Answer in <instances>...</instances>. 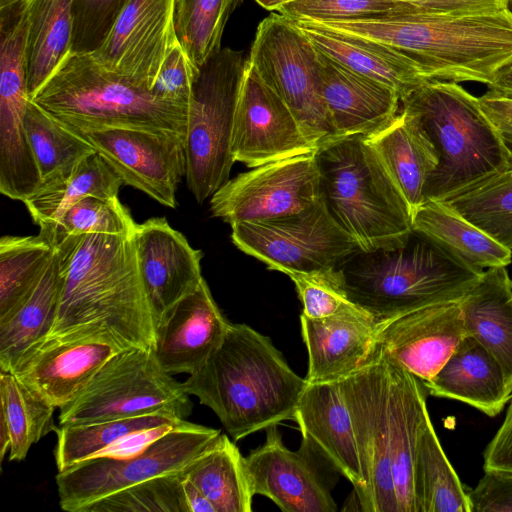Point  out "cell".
Wrapping results in <instances>:
<instances>
[{"label":"cell","instance_id":"cell-7","mask_svg":"<svg viewBox=\"0 0 512 512\" xmlns=\"http://www.w3.org/2000/svg\"><path fill=\"white\" fill-rule=\"evenodd\" d=\"M31 100L69 128H137L186 137L188 106L71 53Z\"/></svg>","mask_w":512,"mask_h":512},{"label":"cell","instance_id":"cell-10","mask_svg":"<svg viewBox=\"0 0 512 512\" xmlns=\"http://www.w3.org/2000/svg\"><path fill=\"white\" fill-rule=\"evenodd\" d=\"M187 420L140 451L127 456H97L57 473L60 508L81 512L110 494L151 479L183 472L219 435Z\"/></svg>","mask_w":512,"mask_h":512},{"label":"cell","instance_id":"cell-41","mask_svg":"<svg viewBox=\"0 0 512 512\" xmlns=\"http://www.w3.org/2000/svg\"><path fill=\"white\" fill-rule=\"evenodd\" d=\"M237 0H173V26L178 43L194 67L221 50L228 16Z\"/></svg>","mask_w":512,"mask_h":512},{"label":"cell","instance_id":"cell-4","mask_svg":"<svg viewBox=\"0 0 512 512\" xmlns=\"http://www.w3.org/2000/svg\"><path fill=\"white\" fill-rule=\"evenodd\" d=\"M337 270L349 299L377 322L434 304L460 302L484 272L415 231L400 247L359 249Z\"/></svg>","mask_w":512,"mask_h":512},{"label":"cell","instance_id":"cell-1","mask_svg":"<svg viewBox=\"0 0 512 512\" xmlns=\"http://www.w3.org/2000/svg\"><path fill=\"white\" fill-rule=\"evenodd\" d=\"M133 234L69 236L57 243L62 287L46 338L91 337L121 349H154L156 325Z\"/></svg>","mask_w":512,"mask_h":512},{"label":"cell","instance_id":"cell-43","mask_svg":"<svg viewBox=\"0 0 512 512\" xmlns=\"http://www.w3.org/2000/svg\"><path fill=\"white\" fill-rule=\"evenodd\" d=\"M137 224L118 197L89 196L66 210L52 233L50 243L86 234L132 235Z\"/></svg>","mask_w":512,"mask_h":512},{"label":"cell","instance_id":"cell-33","mask_svg":"<svg viewBox=\"0 0 512 512\" xmlns=\"http://www.w3.org/2000/svg\"><path fill=\"white\" fill-rule=\"evenodd\" d=\"M62 279L55 254L28 296L0 319V370L11 371L18 359L43 341L56 317Z\"/></svg>","mask_w":512,"mask_h":512},{"label":"cell","instance_id":"cell-12","mask_svg":"<svg viewBox=\"0 0 512 512\" xmlns=\"http://www.w3.org/2000/svg\"><path fill=\"white\" fill-rule=\"evenodd\" d=\"M231 228L237 248L286 275L336 269L359 250L330 215L321 196L296 214L237 222Z\"/></svg>","mask_w":512,"mask_h":512},{"label":"cell","instance_id":"cell-21","mask_svg":"<svg viewBox=\"0 0 512 512\" xmlns=\"http://www.w3.org/2000/svg\"><path fill=\"white\" fill-rule=\"evenodd\" d=\"M121 350L99 338H46L27 350L10 372L60 409Z\"/></svg>","mask_w":512,"mask_h":512},{"label":"cell","instance_id":"cell-20","mask_svg":"<svg viewBox=\"0 0 512 512\" xmlns=\"http://www.w3.org/2000/svg\"><path fill=\"white\" fill-rule=\"evenodd\" d=\"M133 240L156 325L166 311L203 281L202 252L193 248L164 217L137 224Z\"/></svg>","mask_w":512,"mask_h":512},{"label":"cell","instance_id":"cell-27","mask_svg":"<svg viewBox=\"0 0 512 512\" xmlns=\"http://www.w3.org/2000/svg\"><path fill=\"white\" fill-rule=\"evenodd\" d=\"M365 139L413 213L424 202L426 184L439 163L429 136L418 120L401 107L387 126Z\"/></svg>","mask_w":512,"mask_h":512},{"label":"cell","instance_id":"cell-14","mask_svg":"<svg viewBox=\"0 0 512 512\" xmlns=\"http://www.w3.org/2000/svg\"><path fill=\"white\" fill-rule=\"evenodd\" d=\"M367 484L364 512H399L393 480L386 361L379 355L339 381Z\"/></svg>","mask_w":512,"mask_h":512},{"label":"cell","instance_id":"cell-47","mask_svg":"<svg viewBox=\"0 0 512 512\" xmlns=\"http://www.w3.org/2000/svg\"><path fill=\"white\" fill-rule=\"evenodd\" d=\"M309 318H324L338 313L362 309L352 302L344 291L336 269L314 273H290ZM364 310V309H363Z\"/></svg>","mask_w":512,"mask_h":512},{"label":"cell","instance_id":"cell-31","mask_svg":"<svg viewBox=\"0 0 512 512\" xmlns=\"http://www.w3.org/2000/svg\"><path fill=\"white\" fill-rule=\"evenodd\" d=\"M122 180L96 151L81 159L69 172L44 181L23 203L39 234L49 242L68 208L89 196L118 197Z\"/></svg>","mask_w":512,"mask_h":512},{"label":"cell","instance_id":"cell-5","mask_svg":"<svg viewBox=\"0 0 512 512\" xmlns=\"http://www.w3.org/2000/svg\"><path fill=\"white\" fill-rule=\"evenodd\" d=\"M435 146L439 163L425 199L445 200L512 169V150L479 98L456 82L430 79L401 99Z\"/></svg>","mask_w":512,"mask_h":512},{"label":"cell","instance_id":"cell-9","mask_svg":"<svg viewBox=\"0 0 512 512\" xmlns=\"http://www.w3.org/2000/svg\"><path fill=\"white\" fill-rule=\"evenodd\" d=\"M193 403L182 383L159 364L153 349L132 347L107 360L61 407L59 424L160 414L186 420Z\"/></svg>","mask_w":512,"mask_h":512},{"label":"cell","instance_id":"cell-52","mask_svg":"<svg viewBox=\"0 0 512 512\" xmlns=\"http://www.w3.org/2000/svg\"><path fill=\"white\" fill-rule=\"evenodd\" d=\"M479 100L484 111L500 130L504 141L512 150V99L487 91Z\"/></svg>","mask_w":512,"mask_h":512},{"label":"cell","instance_id":"cell-18","mask_svg":"<svg viewBox=\"0 0 512 512\" xmlns=\"http://www.w3.org/2000/svg\"><path fill=\"white\" fill-rule=\"evenodd\" d=\"M465 336L460 303L434 304L378 322L376 355L424 385L440 371Z\"/></svg>","mask_w":512,"mask_h":512},{"label":"cell","instance_id":"cell-26","mask_svg":"<svg viewBox=\"0 0 512 512\" xmlns=\"http://www.w3.org/2000/svg\"><path fill=\"white\" fill-rule=\"evenodd\" d=\"M422 386L429 395L466 403L491 417L498 415L512 398L500 364L470 335Z\"/></svg>","mask_w":512,"mask_h":512},{"label":"cell","instance_id":"cell-24","mask_svg":"<svg viewBox=\"0 0 512 512\" xmlns=\"http://www.w3.org/2000/svg\"><path fill=\"white\" fill-rule=\"evenodd\" d=\"M318 52L321 96L336 139L369 136L399 113V94Z\"/></svg>","mask_w":512,"mask_h":512},{"label":"cell","instance_id":"cell-53","mask_svg":"<svg viewBox=\"0 0 512 512\" xmlns=\"http://www.w3.org/2000/svg\"><path fill=\"white\" fill-rule=\"evenodd\" d=\"M184 512H216L212 503L199 491L184 474L181 479Z\"/></svg>","mask_w":512,"mask_h":512},{"label":"cell","instance_id":"cell-13","mask_svg":"<svg viewBox=\"0 0 512 512\" xmlns=\"http://www.w3.org/2000/svg\"><path fill=\"white\" fill-rule=\"evenodd\" d=\"M321 196L316 152L289 157L241 173L210 198L214 217L230 225L296 214Z\"/></svg>","mask_w":512,"mask_h":512},{"label":"cell","instance_id":"cell-40","mask_svg":"<svg viewBox=\"0 0 512 512\" xmlns=\"http://www.w3.org/2000/svg\"><path fill=\"white\" fill-rule=\"evenodd\" d=\"M55 254L42 235L3 236L0 240V319L32 291Z\"/></svg>","mask_w":512,"mask_h":512},{"label":"cell","instance_id":"cell-28","mask_svg":"<svg viewBox=\"0 0 512 512\" xmlns=\"http://www.w3.org/2000/svg\"><path fill=\"white\" fill-rule=\"evenodd\" d=\"M385 361L392 471L398 511L416 512L413 493V461L420 430L429 417L426 391L413 375Z\"/></svg>","mask_w":512,"mask_h":512},{"label":"cell","instance_id":"cell-3","mask_svg":"<svg viewBox=\"0 0 512 512\" xmlns=\"http://www.w3.org/2000/svg\"><path fill=\"white\" fill-rule=\"evenodd\" d=\"M306 385L269 337L247 324L232 323L217 349L182 382L185 392L210 408L234 441L295 421Z\"/></svg>","mask_w":512,"mask_h":512},{"label":"cell","instance_id":"cell-6","mask_svg":"<svg viewBox=\"0 0 512 512\" xmlns=\"http://www.w3.org/2000/svg\"><path fill=\"white\" fill-rule=\"evenodd\" d=\"M316 156L321 197L361 251L392 249L408 241L411 209L365 137L337 138Z\"/></svg>","mask_w":512,"mask_h":512},{"label":"cell","instance_id":"cell-34","mask_svg":"<svg viewBox=\"0 0 512 512\" xmlns=\"http://www.w3.org/2000/svg\"><path fill=\"white\" fill-rule=\"evenodd\" d=\"M26 43L31 99L71 54L72 0H28Z\"/></svg>","mask_w":512,"mask_h":512},{"label":"cell","instance_id":"cell-29","mask_svg":"<svg viewBox=\"0 0 512 512\" xmlns=\"http://www.w3.org/2000/svg\"><path fill=\"white\" fill-rule=\"evenodd\" d=\"M459 303L467 335L477 339L498 361L512 396V280L506 267L484 270Z\"/></svg>","mask_w":512,"mask_h":512},{"label":"cell","instance_id":"cell-48","mask_svg":"<svg viewBox=\"0 0 512 512\" xmlns=\"http://www.w3.org/2000/svg\"><path fill=\"white\" fill-rule=\"evenodd\" d=\"M199 69L193 66L177 39L171 45L151 91L158 97L188 106Z\"/></svg>","mask_w":512,"mask_h":512},{"label":"cell","instance_id":"cell-22","mask_svg":"<svg viewBox=\"0 0 512 512\" xmlns=\"http://www.w3.org/2000/svg\"><path fill=\"white\" fill-rule=\"evenodd\" d=\"M229 325L203 279L156 324L153 350L159 364L171 375L195 372L221 344Z\"/></svg>","mask_w":512,"mask_h":512},{"label":"cell","instance_id":"cell-36","mask_svg":"<svg viewBox=\"0 0 512 512\" xmlns=\"http://www.w3.org/2000/svg\"><path fill=\"white\" fill-rule=\"evenodd\" d=\"M413 493L416 512H471L468 491L448 460L430 416L416 443Z\"/></svg>","mask_w":512,"mask_h":512},{"label":"cell","instance_id":"cell-54","mask_svg":"<svg viewBox=\"0 0 512 512\" xmlns=\"http://www.w3.org/2000/svg\"><path fill=\"white\" fill-rule=\"evenodd\" d=\"M489 87V92L512 99V64L503 68Z\"/></svg>","mask_w":512,"mask_h":512},{"label":"cell","instance_id":"cell-50","mask_svg":"<svg viewBox=\"0 0 512 512\" xmlns=\"http://www.w3.org/2000/svg\"><path fill=\"white\" fill-rule=\"evenodd\" d=\"M406 4L413 13L462 15L499 11L509 8L511 0H395Z\"/></svg>","mask_w":512,"mask_h":512},{"label":"cell","instance_id":"cell-19","mask_svg":"<svg viewBox=\"0 0 512 512\" xmlns=\"http://www.w3.org/2000/svg\"><path fill=\"white\" fill-rule=\"evenodd\" d=\"M176 39L173 0H129L104 43L90 55L104 69L151 90Z\"/></svg>","mask_w":512,"mask_h":512},{"label":"cell","instance_id":"cell-32","mask_svg":"<svg viewBox=\"0 0 512 512\" xmlns=\"http://www.w3.org/2000/svg\"><path fill=\"white\" fill-rule=\"evenodd\" d=\"M412 227L475 268L506 267L512 261L510 249L443 201L425 199L412 213Z\"/></svg>","mask_w":512,"mask_h":512},{"label":"cell","instance_id":"cell-56","mask_svg":"<svg viewBox=\"0 0 512 512\" xmlns=\"http://www.w3.org/2000/svg\"><path fill=\"white\" fill-rule=\"evenodd\" d=\"M262 8L269 11H278L280 7L292 0H254Z\"/></svg>","mask_w":512,"mask_h":512},{"label":"cell","instance_id":"cell-44","mask_svg":"<svg viewBox=\"0 0 512 512\" xmlns=\"http://www.w3.org/2000/svg\"><path fill=\"white\" fill-rule=\"evenodd\" d=\"M183 472L151 479L110 494L87 505L81 512H184Z\"/></svg>","mask_w":512,"mask_h":512},{"label":"cell","instance_id":"cell-55","mask_svg":"<svg viewBox=\"0 0 512 512\" xmlns=\"http://www.w3.org/2000/svg\"><path fill=\"white\" fill-rule=\"evenodd\" d=\"M11 443L10 433L5 421L0 417V462L2 463L4 456L9 451Z\"/></svg>","mask_w":512,"mask_h":512},{"label":"cell","instance_id":"cell-15","mask_svg":"<svg viewBox=\"0 0 512 512\" xmlns=\"http://www.w3.org/2000/svg\"><path fill=\"white\" fill-rule=\"evenodd\" d=\"M69 129L104 158L123 184L166 207L177 206L176 191L187 167L185 137L124 127Z\"/></svg>","mask_w":512,"mask_h":512},{"label":"cell","instance_id":"cell-17","mask_svg":"<svg viewBox=\"0 0 512 512\" xmlns=\"http://www.w3.org/2000/svg\"><path fill=\"white\" fill-rule=\"evenodd\" d=\"M316 152L284 100L258 75L249 61L234 118L231 153L235 162L257 167Z\"/></svg>","mask_w":512,"mask_h":512},{"label":"cell","instance_id":"cell-51","mask_svg":"<svg viewBox=\"0 0 512 512\" xmlns=\"http://www.w3.org/2000/svg\"><path fill=\"white\" fill-rule=\"evenodd\" d=\"M484 470L512 471V398L501 426L483 452Z\"/></svg>","mask_w":512,"mask_h":512},{"label":"cell","instance_id":"cell-8","mask_svg":"<svg viewBox=\"0 0 512 512\" xmlns=\"http://www.w3.org/2000/svg\"><path fill=\"white\" fill-rule=\"evenodd\" d=\"M248 57L221 48L199 69L188 104L186 182L203 203L229 180L231 140L240 86Z\"/></svg>","mask_w":512,"mask_h":512},{"label":"cell","instance_id":"cell-38","mask_svg":"<svg viewBox=\"0 0 512 512\" xmlns=\"http://www.w3.org/2000/svg\"><path fill=\"white\" fill-rule=\"evenodd\" d=\"M1 415L11 438L9 461H23L32 445L55 431L56 409L12 372L0 370Z\"/></svg>","mask_w":512,"mask_h":512},{"label":"cell","instance_id":"cell-2","mask_svg":"<svg viewBox=\"0 0 512 512\" xmlns=\"http://www.w3.org/2000/svg\"><path fill=\"white\" fill-rule=\"evenodd\" d=\"M296 20L386 46L414 62L429 80L490 86L512 64L509 8L462 15L401 12L357 19Z\"/></svg>","mask_w":512,"mask_h":512},{"label":"cell","instance_id":"cell-16","mask_svg":"<svg viewBox=\"0 0 512 512\" xmlns=\"http://www.w3.org/2000/svg\"><path fill=\"white\" fill-rule=\"evenodd\" d=\"M265 430V443L244 457L254 496L271 499L284 512H336L333 484L323 471L332 466L308 440L302 438L298 450L291 451L277 425Z\"/></svg>","mask_w":512,"mask_h":512},{"label":"cell","instance_id":"cell-57","mask_svg":"<svg viewBox=\"0 0 512 512\" xmlns=\"http://www.w3.org/2000/svg\"><path fill=\"white\" fill-rule=\"evenodd\" d=\"M18 1H21V0H0V8L10 5V4H13V3H16Z\"/></svg>","mask_w":512,"mask_h":512},{"label":"cell","instance_id":"cell-11","mask_svg":"<svg viewBox=\"0 0 512 512\" xmlns=\"http://www.w3.org/2000/svg\"><path fill=\"white\" fill-rule=\"evenodd\" d=\"M248 61L288 105L316 151L336 139L321 96L318 52L289 18L272 13L259 23Z\"/></svg>","mask_w":512,"mask_h":512},{"label":"cell","instance_id":"cell-37","mask_svg":"<svg viewBox=\"0 0 512 512\" xmlns=\"http://www.w3.org/2000/svg\"><path fill=\"white\" fill-rule=\"evenodd\" d=\"M186 420L152 414L138 417L56 427L54 459L58 472L84 460L111 453L131 436L164 426L179 425Z\"/></svg>","mask_w":512,"mask_h":512},{"label":"cell","instance_id":"cell-39","mask_svg":"<svg viewBox=\"0 0 512 512\" xmlns=\"http://www.w3.org/2000/svg\"><path fill=\"white\" fill-rule=\"evenodd\" d=\"M24 124L41 183L69 172L81 159L95 152L80 135L28 101Z\"/></svg>","mask_w":512,"mask_h":512},{"label":"cell","instance_id":"cell-30","mask_svg":"<svg viewBox=\"0 0 512 512\" xmlns=\"http://www.w3.org/2000/svg\"><path fill=\"white\" fill-rule=\"evenodd\" d=\"M291 21L316 50L350 70L390 87L399 94L400 99L429 80L414 62L386 46Z\"/></svg>","mask_w":512,"mask_h":512},{"label":"cell","instance_id":"cell-45","mask_svg":"<svg viewBox=\"0 0 512 512\" xmlns=\"http://www.w3.org/2000/svg\"><path fill=\"white\" fill-rule=\"evenodd\" d=\"M129 0H72L71 53L92 54L104 43Z\"/></svg>","mask_w":512,"mask_h":512},{"label":"cell","instance_id":"cell-46","mask_svg":"<svg viewBox=\"0 0 512 512\" xmlns=\"http://www.w3.org/2000/svg\"><path fill=\"white\" fill-rule=\"evenodd\" d=\"M277 12L293 20H343L413 13L406 4L395 0H292Z\"/></svg>","mask_w":512,"mask_h":512},{"label":"cell","instance_id":"cell-23","mask_svg":"<svg viewBox=\"0 0 512 512\" xmlns=\"http://www.w3.org/2000/svg\"><path fill=\"white\" fill-rule=\"evenodd\" d=\"M302 438L354 487L362 510L367 499L358 446L339 381L308 383L299 399L295 421Z\"/></svg>","mask_w":512,"mask_h":512},{"label":"cell","instance_id":"cell-25","mask_svg":"<svg viewBox=\"0 0 512 512\" xmlns=\"http://www.w3.org/2000/svg\"><path fill=\"white\" fill-rule=\"evenodd\" d=\"M300 322L308 383L340 381L375 358L378 322L363 309L324 318L301 314Z\"/></svg>","mask_w":512,"mask_h":512},{"label":"cell","instance_id":"cell-49","mask_svg":"<svg viewBox=\"0 0 512 512\" xmlns=\"http://www.w3.org/2000/svg\"><path fill=\"white\" fill-rule=\"evenodd\" d=\"M468 495L471 512H512V471L484 470Z\"/></svg>","mask_w":512,"mask_h":512},{"label":"cell","instance_id":"cell-42","mask_svg":"<svg viewBox=\"0 0 512 512\" xmlns=\"http://www.w3.org/2000/svg\"><path fill=\"white\" fill-rule=\"evenodd\" d=\"M441 201L512 251V169Z\"/></svg>","mask_w":512,"mask_h":512},{"label":"cell","instance_id":"cell-35","mask_svg":"<svg viewBox=\"0 0 512 512\" xmlns=\"http://www.w3.org/2000/svg\"><path fill=\"white\" fill-rule=\"evenodd\" d=\"M184 474L212 503L216 512H251L254 494L244 456L226 434H220Z\"/></svg>","mask_w":512,"mask_h":512}]
</instances>
